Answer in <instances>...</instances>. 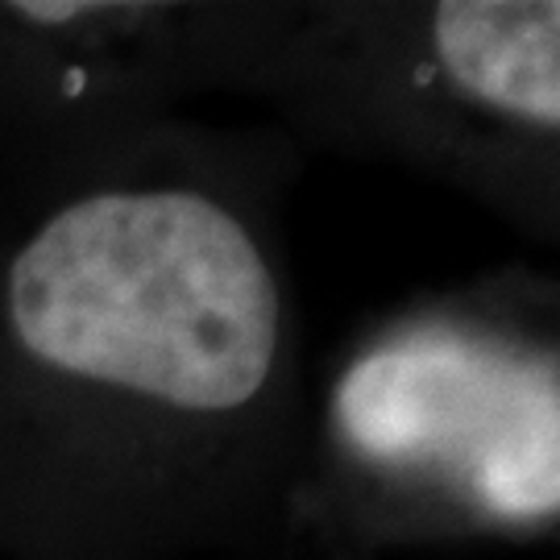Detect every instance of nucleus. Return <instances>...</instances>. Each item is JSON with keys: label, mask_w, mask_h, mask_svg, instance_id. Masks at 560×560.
<instances>
[{"label": "nucleus", "mask_w": 560, "mask_h": 560, "mask_svg": "<svg viewBox=\"0 0 560 560\" xmlns=\"http://www.w3.org/2000/svg\"><path fill=\"white\" fill-rule=\"evenodd\" d=\"M295 162L162 120L0 187V557L208 560L291 523Z\"/></svg>", "instance_id": "nucleus-1"}, {"label": "nucleus", "mask_w": 560, "mask_h": 560, "mask_svg": "<svg viewBox=\"0 0 560 560\" xmlns=\"http://www.w3.org/2000/svg\"><path fill=\"white\" fill-rule=\"evenodd\" d=\"M254 92L300 138L416 166L557 241V0L287 4Z\"/></svg>", "instance_id": "nucleus-3"}, {"label": "nucleus", "mask_w": 560, "mask_h": 560, "mask_svg": "<svg viewBox=\"0 0 560 560\" xmlns=\"http://www.w3.org/2000/svg\"><path fill=\"white\" fill-rule=\"evenodd\" d=\"M291 515L370 548L552 540V282L506 270L365 324L307 402Z\"/></svg>", "instance_id": "nucleus-2"}, {"label": "nucleus", "mask_w": 560, "mask_h": 560, "mask_svg": "<svg viewBox=\"0 0 560 560\" xmlns=\"http://www.w3.org/2000/svg\"><path fill=\"white\" fill-rule=\"evenodd\" d=\"M287 4H0V154L13 171L183 117L203 92H254Z\"/></svg>", "instance_id": "nucleus-4"}]
</instances>
